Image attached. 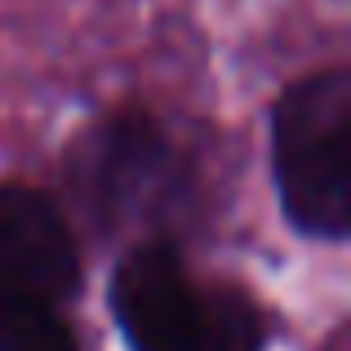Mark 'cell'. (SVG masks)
<instances>
[{
  "label": "cell",
  "instance_id": "obj_2",
  "mask_svg": "<svg viewBox=\"0 0 351 351\" xmlns=\"http://www.w3.org/2000/svg\"><path fill=\"white\" fill-rule=\"evenodd\" d=\"M271 178L293 232L338 245L351 232V71L293 80L271 107Z\"/></svg>",
  "mask_w": 351,
  "mask_h": 351
},
{
  "label": "cell",
  "instance_id": "obj_5",
  "mask_svg": "<svg viewBox=\"0 0 351 351\" xmlns=\"http://www.w3.org/2000/svg\"><path fill=\"white\" fill-rule=\"evenodd\" d=\"M0 351H80L58 302L45 298H0Z\"/></svg>",
  "mask_w": 351,
  "mask_h": 351
},
{
  "label": "cell",
  "instance_id": "obj_4",
  "mask_svg": "<svg viewBox=\"0 0 351 351\" xmlns=\"http://www.w3.org/2000/svg\"><path fill=\"white\" fill-rule=\"evenodd\" d=\"M80 289V249L53 196L0 182V298L67 302Z\"/></svg>",
  "mask_w": 351,
  "mask_h": 351
},
{
  "label": "cell",
  "instance_id": "obj_3",
  "mask_svg": "<svg viewBox=\"0 0 351 351\" xmlns=\"http://www.w3.org/2000/svg\"><path fill=\"white\" fill-rule=\"evenodd\" d=\"M67 173L85 214L98 227L156 223L169 214V205L182 200V182H187L169 134L138 107L116 112L89 129L71 147Z\"/></svg>",
  "mask_w": 351,
  "mask_h": 351
},
{
  "label": "cell",
  "instance_id": "obj_1",
  "mask_svg": "<svg viewBox=\"0 0 351 351\" xmlns=\"http://www.w3.org/2000/svg\"><path fill=\"white\" fill-rule=\"evenodd\" d=\"M112 316L129 351H263L267 325L249 293L196 280L165 240L129 249L112 276Z\"/></svg>",
  "mask_w": 351,
  "mask_h": 351
}]
</instances>
